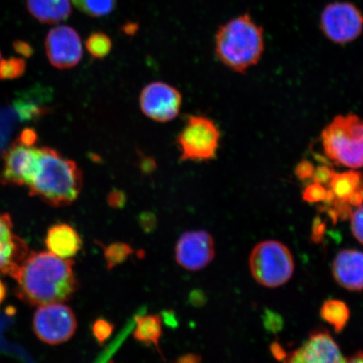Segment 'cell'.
<instances>
[{"label":"cell","instance_id":"cell-1","mask_svg":"<svg viewBox=\"0 0 363 363\" xmlns=\"http://www.w3.org/2000/svg\"><path fill=\"white\" fill-rule=\"evenodd\" d=\"M13 279L17 296L35 306L69 301L79 288L74 261L50 252L29 253Z\"/></svg>","mask_w":363,"mask_h":363},{"label":"cell","instance_id":"cell-33","mask_svg":"<svg viewBox=\"0 0 363 363\" xmlns=\"http://www.w3.org/2000/svg\"><path fill=\"white\" fill-rule=\"evenodd\" d=\"M108 204L113 208H121L125 203V196L123 193L119 190H113L108 197Z\"/></svg>","mask_w":363,"mask_h":363},{"label":"cell","instance_id":"cell-28","mask_svg":"<svg viewBox=\"0 0 363 363\" xmlns=\"http://www.w3.org/2000/svg\"><path fill=\"white\" fill-rule=\"evenodd\" d=\"M334 174V170L331 169L330 167L320 166L315 169L314 174L312 176V180L316 184H330Z\"/></svg>","mask_w":363,"mask_h":363},{"label":"cell","instance_id":"cell-31","mask_svg":"<svg viewBox=\"0 0 363 363\" xmlns=\"http://www.w3.org/2000/svg\"><path fill=\"white\" fill-rule=\"evenodd\" d=\"M335 211H337L338 217L343 220H347L352 217V211L350 203L343 199H335L334 201Z\"/></svg>","mask_w":363,"mask_h":363},{"label":"cell","instance_id":"cell-6","mask_svg":"<svg viewBox=\"0 0 363 363\" xmlns=\"http://www.w3.org/2000/svg\"><path fill=\"white\" fill-rule=\"evenodd\" d=\"M220 139V130L211 119L189 116L177 138L181 160L206 162L214 159Z\"/></svg>","mask_w":363,"mask_h":363},{"label":"cell","instance_id":"cell-30","mask_svg":"<svg viewBox=\"0 0 363 363\" xmlns=\"http://www.w3.org/2000/svg\"><path fill=\"white\" fill-rule=\"evenodd\" d=\"M315 167L311 162L303 160L298 163L295 169V174L301 180H307L311 179L314 174Z\"/></svg>","mask_w":363,"mask_h":363},{"label":"cell","instance_id":"cell-16","mask_svg":"<svg viewBox=\"0 0 363 363\" xmlns=\"http://www.w3.org/2000/svg\"><path fill=\"white\" fill-rule=\"evenodd\" d=\"M45 245L54 255L69 259L79 252L82 240L76 230L69 225L57 224L48 230Z\"/></svg>","mask_w":363,"mask_h":363},{"label":"cell","instance_id":"cell-21","mask_svg":"<svg viewBox=\"0 0 363 363\" xmlns=\"http://www.w3.org/2000/svg\"><path fill=\"white\" fill-rule=\"evenodd\" d=\"M81 12L92 17H103L115 10L116 0H72Z\"/></svg>","mask_w":363,"mask_h":363},{"label":"cell","instance_id":"cell-18","mask_svg":"<svg viewBox=\"0 0 363 363\" xmlns=\"http://www.w3.org/2000/svg\"><path fill=\"white\" fill-rule=\"evenodd\" d=\"M162 319L158 315H145L136 319L134 337L140 342L153 345L160 352L158 344L162 337Z\"/></svg>","mask_w":363,"mask_h":363},{"label":"cell","instance_id":"cell-23","mask_svg":"<svg viewBox=\"0 0 363 363\" xmlns=\"http://www.w3.org/2000/svg\"><path fill=\"white\" fill-rule=\"evenodd\" d=\"M104 258L108 269L121 264L133 253V247L123 242H115L104 247Z\"/></svg>","mask_w":363,"mask_h":363},{"label":"cell","instance_id":"cell-37","mask_svg":"<svg viewBox=\"0 0 363 363\" xmlns=\"http://www.w3.org/2000/svg\"><path fill=\"white\" fill-rule=\"evenodd\" d=\"M201 361V357L194 355V354H189V355L181 357L179 360V362H198Z\"/></svg>","mask_w":363,"mask_h":363},{"label":"cell","instance_id":"cell-10","mask_svg":"<svg viewBox=\"0 0 363 363\" xmlns=\"http://www.w3.org/2000/svg\"><path fill=\"white\" fill-rule=\"evenodd\" d=\"M140 107L145 116L161 123L174 120L182 106L179 91L163 82H153L142 91Z\"/></svg>","mask_w":363,"mask_h":363},{"label":"cell","instance_id":"cell-7","mask_svg":"<svg viewBox=\"0 0 363 363\" xmlns=\"http://www.w3.org/2000/svg\"><path fill=\"white\" fill-rule=\"evenodd\" d=\"M35 333L43 342L57 345L67 342L74 335L77 320L70 307L62 303L40 306L33 320Z\"/></svg>","mask_w":363,"mask_h":363},{"label":"cell","instance_id":"cell-15","mask_svg":"<svg viewBox=\"0 0 363 363\" xmlns=\"http://www.w3.org/2000/svg\"><path fill=\"white\" fill-rule=\"evenodd\" d=\"M333 275L337 282L350 291L363 289V252L344 250L333 263Z\"/></svg>","mask_w":363,"mask_h":363},{"label":"cell","instance_id":"cell-26","mask_svg":"<svg viewBox=\"0 0 363 363\" xmlns=\"http://www.w3.org/2000/svg\"><path fill=\"white\" fill-rule=\"evenodd\" d=\"M326 189L322 184L314 183L306 189L303 193V201L311 203L324 201L326 197Z\"/></svg>","mask_w":363,"mask_h":363},{"label":"cell","instance_id":"cell-40","mask_svg":"<svg viewBox=\"0 0 363 363\" xmlns=\"http://www.w3.org/2000/svg\"><path fill=\"white\" fill-rule=\"evenodd\" d=\"M1 53H0V62H1Z\"/></svg>","mask_w":363,"mask_h":363},{"label":"cell","instance_id":"cell-3","mask_svg":"<svg viewBox=\"0 0 363 363\" xmlns=\"http://www.w3.org/2000/svg\"><path fill=\"white\" fill-rule=\"evenodd\" d=\"M263 51V30L249 15L235 18L217 31L216 56L231 70L243 74L260 61Z\"/></svg>","mask_w":363,"mask_h":363},{"label":"cell","instance_id":"cell-35","mask_svg":"<svg viewBox=\"0 0 363 363\" xmlns=\"http://www.w3.org/2000/svg\"><path fill=\"white\" fill-rule=\"evenodd\" d=\"M271 352L277 360H285V358L288 356L287 353L284 350V348L281 347L278 342L272 344Z\"/></svg>","mask_w":363,"mask_h":363},{"label":"cell","instance_id":"cell-36","mask_svg":"<svg viewBox=\"0 0 363 363\" xmlns=\"http://www.w3.org/2000/svg\"><path fill=\"white\" fill-rule=\"evenodd\" d=\"M15 45L17 51H19L21 53L24 54V55L26 56H29L31 53V48L26 43L20 42L16 43Z\"/></svg>","mask_w":363,"mask_h":363},{"label":"cell","instance_id":"cell-14","mask_svg":"<svg viewBox=\"0 0 363 363\" xmlns=\"http://www.w3.org/2000/svg\"><path fill=\"white\" fill-rule=\"evenodd\" d=\"M289 362H346L340 349L324 329L312 331L307 342L286 357Z\"/></svg>","mask_w":363,"mask_h":363},{"label":"cell","instance_id":"cell-39","mask_svg":"<svg viewBox=\"0 0 363 363\" xmlns=\"http://www.w3.org/2000/svg\"><path fill=\"white\" fill-rule=\"evenodd\" d=\"M6 296V289L4 287L2 281L0 280V305H1L4 301V298Z\"/></svg>","mask_w":363,"mask_h":363},{"label":"cell","instance_id":"cell-13","mask_svg":"<svg viewBox=\"0 0 363 363\" xmlns=\"http://www.w3.org/2000/svg\"><path fill=\"white\" fill-rule=\"evenodd\" d=\"M28 254L25 240L13 233L11 216L0 215V274L13 278Z\"/></svg>","mask_w":363,"mask_h":363},{"label":"cell","instance_id":"cell-34","mask_svg":"<svg viewBox=\"0 0 363 363\" xmlns=\"http://www.w3.org/2000/svg\"><path fill=\"white\" fill-rule=\"evenodd\" d=\"M349 203L354 206H360L363 203V184L354 191L347 199Z\"/></svg>","mask_w":363,"mask_h":363},{"label":"cell","instance_id":"cell-29","mask_svg":"<svg viewBox=\"0 0 363 363\" xmlns=\"http://www.w3.org/2000/svg\"><path fill=\"white\" fill-rule=\"evenodd\" d=\"M264 323L266 328L272 333H277V331L282 329L283 320L276 313L267 311L266 312Z\"/></svg>","mask_w":363,"mask_h":363},{"label":"cell","instance_id":"cell-11","mask_svg":"<svg viewBox=\"0 0 363 363\" xmlns=\"http://www.w3.org/2000/svg\"><path fill=\"white\" fill-rule=\"evenodd\" d=\"M48 60L58 69H70L83 57L80 36L71 26H59L49 30L45 43Z\"/></svg>","mask_w":363,"mask_h":363},{"label":"cell","instance_id":"cell-24","mask_svg":"<svg viewBox=\"0 0 363 363\" xmlns=\"http://www.w3.org/2000/svg\"><path fill=\"white\" fill-rule=\"evenodd\" d=\"M26 63L21 58H11L0 62V79H13L24 74Z\"/></svg>","mask_w":363,"mask_h":363},{"label":"cell","instance_id":"cell-25","mask_svg":"<svg viewBox=\"0 0 363 363\" xmlns=\"http://www.w3.org/2000/svg\"><path fill=\"white\" fill-rule=\"evenodd\" d=\"M113 330V325L106 320L99 319L93 325V334L99 344L106 342L111 337Z\"/></svg>","mask_w":363,"mask_h":363},{"label":"cell","instance_id":"cell-4","mask_svg":"<svg viewBox=\"0 0 363 363\" xmlns=\"http://www.w3.org/2000/svg\"><path fill=\"white\" fill-rule=\"evenodd\" d=\"M325 155L338 165L363 167V121L355 115L338 116L321 135Z\"/></svg>","mask_w":363,"mask_h":363},{"label":"cell","instance_id":"cell-9","mask_svg":"<svg viewBox=\"0 0 363 363\" xmlns=\"http://www.w3.org/2000/svg\"><path fill=\"white\" fill-rule=\"evenodd\" d=\"M40 148L21 136L4 153L0 181L7 184L29 186L38 165Z\"/></svg>","mask_w":363,"mask_h":363},{"label":"cell","instance_id":"cell-22","mask_svg":"<svg viewBox=\"0 0 363 363\" xmlns=\"http://www.w3.org/2000/svg\"><path fill=\"white\" fill-rule=\"evenodd\" d=\"M86 48L91 56L102 59L107 57L111 51V39L106 33H94L91 34L86 40Z\"/></svg>","mask_w":363,"mask_h":363},{"label":"cell","instance_id":"cell-32","mask_svg":"<svg viewBox=\"0 0 363 363\" xmlns=\"http://www.w3.org/2000/svg\"><path fill=\"white\" fill-rule=\"evenodd\" d=\"M325 230V224L320 220V217H316L312 227L311 239L315 243H320L323 240V235Z\"/></svg>","mask_w":363,"mask_h":363},{"label":"cell","instance_id":"cell-2","mask_svg":"<svg viewBox=\"0 0 363 363\" xmlns=\"http://www.w3.org/2000/svg\"><path fill=\"white\" fill-rule=\"evenodd\" d=\"M83 174L77 163L56 150L40 148L38 165L28 186L30 194L54 207L69 206L79 197Z\"/></svg>","mask_w":363,"mask_h":363},{"label":"cell","instance_id":"cell-5","mask_svg":"<svg viewBox=\"0 0 363 363\" xmlns=\"http://www.w3.org/2000/svg\"><path fill=\"white\" fill-rule=\"evenodd\" d=\"M253 278L267 288H277L291 279L294 263L285 245L266 240L252 250L249 260Z\"/></svg>","mask_w":363,"mask_h":363},{"label":"cell","instance_id":"cell-19","mask_svg":"<svg viewBox=\"0 0 363 363\" xmlns=\"http://www.w3.org/2000/svg\"><path fill=\"white\" fill-rule=\"evenodd\" d=\"M361 180L360 172L356 171H347L342 174L335 172L330 185L335 198L347 201L351 194L359 187Z\"/></svg>","mask_w":363,"mask_h":363},{"label":"cell","instance_id":"cell-17","mask_svg":"<svg viewBox=\"0 0 363 363\" xmlns=\"http://www.w3.org/2000/svg\"><path fill=\"white\" fill-rule=\"evenodd\" d=\"M27 10L45 24H57L70 16V0H26Z\"/></svg>","mask_w":363,"mask_h":363},{"label":"cell","instance_id":"cell-20","mask_svg":"<svg viewBox=\"0 0 363 363\" xmlns=\"http://www.w3.org/2000/svg\"><path fill=\"white\" fill-rule=\"evenodd\" d=\"M320 316L328 323L333 325L337 333H340L347 323L350 311L344 302L330 299L322 306Z\"/></svg>","mask_w":363,"mask_h":363},{"label":"cell","instance_id":"cell-41","mask_svg":"<svg viewBox=\"0 0 363 363\" xmlns=\"http://www.w3.org/2000/svg\"><path fill=\"white\" fill-rule=\"evenodd\" d=\"M0 325H1V324H0Z\"/></svg>","mask_w":363,"mask_h":363},{"label":"cell","instance_id":"cell-38","mask_svg":"<svg viewBox=\"0 0 363 363\" xmlns=\"http://www.w3.org/2000/svg\"><path fill=\"white\" fill-rule=\"evenodd\" d=\"M348 362H363V352L359 351L354 354L350 358L346 360Z\"/></svg>","mask_w":363,"mask_h":363},{"label":"cell","instance_id":"cell-8","mask_svg":"<svg viewBox=\"0 0 363 363\" xmlns=\"http://www.w3.org/2000/svg\"><path fill=\"white\" fill-rule=\"evenodd\" d=\"M320 26L324 34L333 42L348 43L362 34L363 16L351 3H333L322 13Z\"/></svg>","mask_w":363,"mask_h":363},{"label":"cell","instance_id":"cell-12","mask_svg":"<svg viewBox=\"0 0 363 363\" xmlns=\"http://www.w3.org/2000/svg\"><path fill=\"white\" fill-rule=\"evenodd\" d=\"M176 261L183 269L198 271L206 267L215 257V243L204 230L184 233L175 249Z\"/></svg>","mask_w":363,"mask_h":363},{"label":"cell","instance_id":"cell-27","mask_svg":"<svg viewBox=\"0 0 363 363\" xmlns=\"http://www.w3.org/2000/svg\"><path fill=\"white\" fill-rule=\"evenodd\" d=\"M352 229L355 238L363 244V204L352 216Z\"/></svg>","mask_w":363,"mask_h":363}]
</instances>
